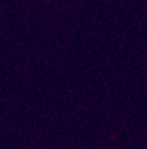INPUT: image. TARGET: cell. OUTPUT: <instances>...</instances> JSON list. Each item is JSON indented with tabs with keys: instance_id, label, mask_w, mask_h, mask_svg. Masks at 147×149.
Instances as JSON below:
<instances>
[]
</instances>
